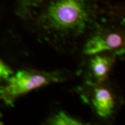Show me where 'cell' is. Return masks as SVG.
<instances>
[{"instance_id": "obj_1", "label": "cell", "mask_w": 125, "mask_h": 125, "mask_svg": "<svg viewBox=\"0 0 125 125\" xmlns=\"http://www.w3.org/2000/svg\"><path fill=\"white\" fill-rule=\"evenodd\" d=\"M115 12L103 0H44L26 23L41 42L73 54L97 24Z\"/></svg>"}, {"instance_id": "obj_2", "label": "cell", "mask_w": 125, "mask_h": 125, "mask_svg": "<svg viewBox=\"0 0 125 125\" xmlns=\"http://www.w3.org/2000/svg\"><path fill=\"white\" fill-rule=\"evenodd\" d=\"M72 76L68 70L61 69L44 71L23 68L14 71L0 88V102L6 106H13L17 100L26 94L51 84L66 82Z\"/></svg>"}, {"instance_id": "obj_3", "label": "cell", "mask_w": 125, "mask_h": 125, "mask_svg": "<svg viewBox=\"0 0 125 125\" xmlns=\"http://www.w3.org/2000/svg\"><path fill=\"white\" fill-rule=\"evenodd\" d=\"M78 52L81 58L103 52L124 58L125 32L122 15L116 11L97 24L82 42Z\"/></svg>"}, {"instance_id": "obj_4", "label": "cell", "mask_w": 125, "mask_h": 125, "mask_svg": "<svg viewBox=\"0 0 125 125\" xmlns=\"http://www.w3.org/2000/svg\"><path fill=\"white\" fill-rule=\"evenodd\" d=\"M75 91L94 116L102 122L113 120L124 104L122 95L111 80L98 84L81 83Z\"/></svg>"}, {"instance_id": "obj_5", "label": "cell", "mask_w": 125, "mask_h": 125, "mask_svg": "<svg viewBox=\"0 0 125 125\" xmlns=\"http://www.w3.org/2000/svg\"><path fill=\"white\" fill-rule=\"evenodd\" d=\"M118 59L116 54L103 52L81 58L77 75L81 83L98 84L110 80V75Z\"/></svg>"}, {"instance_id": "obj_6", "label": "cell", "mask_w": 125, "mask_h": 125, "mask_svg": "<svg viewBox=\"0 0 125 125\" xmlns=\"http://www.w3.org/2000/svg\"><path fill=\"white\" fill-rule=\"evenodd\" d=\"M49 125H84L86 124L79 117L68 113V112L59 110L53 112L47 117L45 122Z\"/></svg>"}, {"instance_id": "obj_7", "label": "cell", "mask_w": 125, "mask_h": 125, "mask_svg": "<svg viewBox=\"0 0 125 125\" xmlns=\"http://www.w3.org/2000/svg\"><path fill=\"white\" fill-rule=\"evenodd\" d=\"M44 0H16V15L24 22L28 21Z\"/></svg>"}, {"instance_id": "obj_8", "label": "cell", "mask_w": 125, "mask_h": 125, "mask_svg": "<svg viewBox=\"0 0 125 125\" xmlns=\"http://www.w3.org/2000/svg\"><path fill=\"white\" fill-rule=\"evenodd\" d=\"M14 72V70L0 58V88L8 79V77Z\"/></svg>"}]
</instances>
